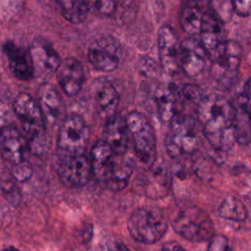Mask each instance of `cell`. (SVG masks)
Listing matches in <instances>:
<instances>
[{
	"label": "cell",
	"mask_w": 251,
	"mask_h": 251,
	"mask_svg": "<svg viewBox=\"0 0 251 251\" xmlns=\"http://www.w3.org/2000/svg\"><path fill=\"white\" fill-rule=\"evenodd\" d=\"M58 83L63 92L74 97L79 93L83 84V69L75 58L69 57L61 61L56 71Z\"/></svg>",
	"instance_id": "9a60e30c"
},
{
	"label": "cell",
	"mask_w": 251,
	"mask_h": 251,
	"mask_svg": "<svg viewBox=\"0 0 251 251\" xmlns=\"http://www.w3.org/2000/svg\"><path fill=\"white\" fill-rule=\"evenodd\" d=\"M241 47L233 40H228L224 53L212 62L211 77L221 90H228L234 84L240 65Z\"/></svg>",
	"instance_id": "52a82bcc"
},
{
	"label": "cell",
	"mask_w": 251,
	"mask_h": 251,
	"mask_svg": "<svg viewBox=\"0 0 251 251\" xmlns=\"http://www.w3.org/2000/svg\"><path fill=\"white\" fill-rule=\"evenodd\" d=\"M122 50L118 41L111 36L95 39L88 48V60L100 72H112L118 68Z\"/></svg>",
	"instance_id": "30bf717a"
},
{
	"label": "cell",
	"mask_w": 251,
	"mask_h": 251,
	"mask_svg": "<svg viewBox=\"0 0 251 251\" xmlns=\"http://www.w3.org/2000/svg\"><path fill=\"white\" fill-rule=\"evenodd\" d=\"M25 139L14 126L0 132V150L3 159L12 166L25 160Z\"/></svg>",
	"instance_id": "ffe728a7"
},
{
	"label": "cell",
	"mask_w": 251,
	"mask_h": 251,
	"mask_svg": "<svg viewBox=\"0 0 251 251\" xmlns=\"http://www.w3.org/2000/svg\"><path fill=\"white\" fill-rule=\"evenodd\" d=\"M211 10L224 22H228L234 12L232 0H209Z\"/></svg>",
	"instance_id": "f1b7e54d"
},
{
	"label": "cell",
	"mask_w": 251,
	"mask_h": 251,
	"mask_svg": "<svg viewBox=\"0 0 251 251\" xmlns=\"http://www.w3.org/2000/svg\"><path fill=\"white\" fill-rule=\"evenodd\" d=\"M208 54L200 39L194 35L185 38L179 45V66L187 76L195 77L204 70Z\"/></svg>",
	"instance_id": "7c38bea8"
},
{
	"label": "cell",
	"mask_w": 251,
	"mask_h": 251,
	"mask_svg": "<svg viewBox=\"0 0 251 251\" xmlns=\"http://www.w3.org/2000/svg\"><path fill=\"white\" fill-rule=\"evenodd\" d=\"M94 100L98 114L105 120L117 114L120 96L110 81L102 80L98 82L94 91Z\"/></svg>",
	"instance_id": "cb8c5ba5"
},
{
	"label": "cell",
	"mask_w": 251,
	"mask_h": 251,
	"mask_svg": "<svg viewBox=\"0 0 251 251\" xmlns=\"http://www.w3.org/2000/svg\"><path fill=\"white\" fill-rule=\"evenodd\" d=\"M57 172L61 180L65 184L73 187L86 185L94 176L90 158L85 153L60 154Z\"/></svg>",
	"instance_id": "ba28073f"
},
{
	"label": "cell",
	"mask_w": 251,
	"mask_h": 251,
	"mask_svg": "<svg viewBox=\"0 0 251 251\" xmlns=\"http://www.w3.org/2000/svg\"><path fill=\"white\" fill-rule=\"evenodd\" d=\"M104 135L105 139L113 148L115 154H126L128 149L129 131L126 119L116 114L105 120Z\"/></svg>",
	"instance_id": "d6986e66"
},
{
	"label": "cell",
	"mask_w": 251,
	"mask_h": 251,
	"mask_svg": "<svg viewBox=\"0 0 251 251\" xmlns=\"http://www.w3.org/2000/svg\"><path fill=\"white\" fill-rule=\"evenodd\" d=\"M234 12L241 17L251 15V0H232Z\"/></svg>",
	"instance_id": "836d02e7"
},
{
	"label": "cell",
	"mask_w": 251,
	"mask_h": 251,
	"mask_svg": "<svg viewBox=\"0 0 251 251\" xmlns=\"http://www.w3.org/2000/svg\"><path fill=\"white\" fill-rule=\"evenodd\" d=\"M181 92L173 84H165L157 87L154 93V102L159 119L164 123H169L178 114Z\"/></svg>",
	"instance_id": "2e32d148"
},
{
	"label": "cell",
	"mask_w": 251,
	"mask_h": 251,
	"mask_svg": "<svg viewBox=\"0 0 251 251\" xmlns=\"http://www.w3.org/2000/svg\"><path fill=\"white\" fill-rule=\"evenodd\" d=\"M32 173H33L32 166L26 159L12 166L13 177L18 182L27 181L31 177Z\"/></svg>",
	"instance_id": "f546056e"
},
{
	"label": "cell",
	"mask_w": 251,
	"mask_h": 251,
	"mask_svg": "<svg viewBox=\"0 0 251 251\" xmlns=\"http://www.w3.org/2000/svg\"><path fill=\"white\" fill-rule=\"evenodd\" d=\"M200 146L197 120L188 115H177L169 124L165 148L170 157L178 159L194 154Z\"/></svg>",
	"instance_id": "7a4b0ae2"
},
{
	"label": "cell",
	"mask_w": 251,
	"mask_h": 251,
	"mask_svg": "<svg viewBox=\"0 0 251 251\" xmlns=\"http://www.w3.org/2000/svg\"><path fill=\"white\" fill-rule=\"evenodd\" d=\"M162 251H186L181 245L174 241H169L163 244Z\"/></svg>",
	"instance_id": "d590c367"
},
{
	"label": "cell",
	"mask_w": 251,
	"mask_h": 251,
	"mask_svg": "<svg viewBox=\"0 0 251 251\" xmlns=\"http://www.w3.org/2000/svg\"><path fill=\"white\" fill-rule=\"evenodd\" d=\"M207 251H231L227 237L223 234H214L210 239Z\"/></svg>",
	"instance_id": "1f68e13d"
},
{
	"label": "cell",
	"mask_w": 251,
	"mask_h": 251,
	"mask_svg": "<svg viewBox=\"0 0 251 251\" xmlns=\"http://www.w3.org/2000/svg\"><path fill=\"white\" fill-rule=\"evenodd\" d=\"M134 170V162L126 154L117 155L114 165L108 176L104 179L105 186L113 191H121L129 183L130 176Z\"/></svg>",
	"instance_id": "7402d4cb"
},
{
	"label": "cell",
	"mask_w": 251,
	"mask_h": 251,
	"mask_svg": "<svg viewBox=\"0 0 251 251\" xmlns=\"http://www.w3.org/2000/svg\"><path fill=\"white\" fill-rule=\"evenodd\" d=\"M200 41L211 61L218 59L225 51L227 39L226 36L224 22L211 10L204 15L201 28Z\"/></svg>",
	"instance_id": "9c48e42d"
},
{
	"label": "cell",
	"mask_w": 251,
	"mask_h": 251,
	"mask_svg": "<svg viewBox=\"0 0 251 251\" xmlns=\"http://www.w3.org/2000/svg\"><path fill=\"white\" fill-rule=\"evenodd\" d=\"M218 216L228 221L243 222L248 216V210L240 199L228 196L220 204L218 208Z\"/></svg>",
	"instance_id": "484cf974"
},
{
	"label": "cell",
	"mask_w": 251,
	"mask_h": 251,
	"mask_svg": "<svg viewBox=\"0 0 251 251\" xmlns=\"http://www.w3.org/2000/svg\"><path fill=\"white\" fill-rule=\"evenodd\" d=\"M63 16L71 23L78 24L85 20L89 11L88 0H58Z\"/></svg>",
	"instance_id": "4316f807"
},
{
	"label": "cell",
	"mask_w": 251,
	"mask_h": 251,
	"mask_svg": "<svg viewBox=\"0 0 251 251\" xmlns=\"http://www.w3.org/2000/svg\"><path fill=\"white\" fill-rule=\"evenodd\" d=\"M239 103L246 109L248 112L250 118H251V77L246 81L243 92H242V97L239 101Z\"/></svg>",
	"instance_id": "e575fe53"
},
{
	"label": "cell",
	"mask_w": 251,
	"mask_h": 251,
	"mask_svg": "<svg viewBox=\"0 0 251 251\" xmlns=\"http://www.w3.org/2000/svg\"><path fill=\"white\" fill-rule=\"evenodd\" d=\"M115 157L116 154L106 139H99L92 145L89 158L93 169V175L100 181L103 182L110 174Z\"/></svg>",
	"instance_id": "44dd1931"
},
{
	"label": "cell",
	"mask_w": 251,
	"mask_h": 251,
	"mask_svg": "<svg viewBox=\"0 0 251 251\" xmlns=\"http://www.w3.org/2000/svg\"><path fill=\"white\" fill-rule=\"evenodd\" d=\"M172 226L176 233L191 242L210 240L215 231L210 216L196 206L181 208L172 219Z\"/></svg>",
	"instance_id": "277c9868"
},
{
	"label": "cell",
	"mask_w": 251,
	"mask_h": 251,
	"mask_svg": "<svg viewBox=\"0 0 251 251\" xmlns=\"http://www.w3.org/2000/svg\"><path fill=\"white\" fill-rule=\"evenodd\" d=\"M143 189L147 197L161 199L167 196L172 187V174L168 166L159 160L148 168L143 176Z\"/></svg>",
	"instance_id": "8fae6325"
},
{
	"label": "cell",
	"mask_w": 251,
	"mask_h": 251,
	"mask_svg": "<svg viewBox=\"0 0 251 251\" xmlns=\"http://www.w3.org/2000/svg\"><path fill=\"white\" fill-rule=\"evenodd\" d=\"M3 251H23V250H20V249H18V248H16V247L10 246V247H7V248H5Z\"/></svg>",
	"instance_id": "74e56055"
},
{
	"label": "cell",
	"mask_w": 251,
	"mask_h": 251,
	"mask_svg": "<svg viewBox=\"0 0 251 251\" xmlns=\"http://www.w3.org/2000/svg\"><path fill=\"white\" fill-rule=\"evenodd\" d=\"M96 12L103 16H111L117 8V0H88Z\"/></svg>",
	"instance_id": "4dcf8cb0"
},
{
	"label": "cell",
	"mask_w": 251,
	"mask_h": 251,
	"mask_svg": "<svg viewBox=\"0 0 251 251\" xmlns=\"http://www.w3.org/2000/svg\"><path fill=\"white\" fill-rule=\"evenodd\" d=\"M129 235L142 244H154L166 234L168 222L164 214L155 208L135 209L127 220Z\"/></svg>",
	"instance_id": "3957f363"
},
{
	"label": "cell",
	"mask_w": 251,
	"mask_h": 251,
	"mask_svg": "<svg viewBox=\"0 0 251 251\" xmlns=\"http://www.w3.org/2000/svg\"><path fill=\"white\" fill-rule=\"evenodd\" d=\"M126 121L137 159L145 168L150 167L157 159V141L154 127L148 119L137 111L130 112Z\"/></svg>",
	"instance_id": "5b68a950"
},
{
	"label": "cell",
	"mask_w": 251,
	"mask_h": 251,
	"mask_svg": "<svg viewBox=\"0 0 251 251\" xmlns=\"http://www.w3.org/2000/svg\"><path fill=\"white\" fill-rule=\"evenodd\" d=\"M197 121L209 144L218 151H227L235 142L233 121L234 105L218 94L203 96L197 103Z\"/></svg>",
	"instance_id": "6da1fadb"
},
{
	"label": "cell",
	"mask_w": 251,
	"mask_h": 251,
	"mask_svg": "<svg viewBox=\"0 0 251 251\" xmlns=\"http://www.w3.org/2000/svg\"><path fill=\"white\" fill-rule=\"evenodd\" d=\"M28 51L32 61L34 75L47 77L56 74L61 60L58 53L48 41L37 38L33 41Z\"/></svg>",
	"instance_id": "4fadbf2b"
},
{
	"label": "cell",
	"mask_w": 251,
	"mask_h": 251,
	"mask_svg": "<svg viewBox=\"0 0 251 251\" xmlns=\"http://www.w3.org/2000/svg\"><path fill=\"white\" fill-rule=\"evenodd\" d=\"M3 52L12 74L21 80H28L34 75L29 51L8 41L3 45Z\"/></svg>",
	"instance_id": "e0dca14e"
},
{
	"label": "cell",
	"mask_w": 251,
	"mask_h": 251,
	"mask_svg": "<svg viewBox=\"0 0 251 251\" xmlns=\"http://www.w3.org/2000/svg\"><path fill=\"white\" fill-rule=\"evenodd\" d=\"M90 130L83 118L71 114L62 121L57 137V149L61 155L84 153Z\"/></svg>",
	"instance_id": "8992f818"
},
{
	"label": "cell",
	"mask_w": 251,
	"mask_h": 251,
	"mask_svg": "<svg viewBox=\"0 0 251 251\" xmlns=\"http://www.w3.org/2000/svg\"><path fill=\"white\" fill-rule=\"evenodd\" d=\"M233 121V133L235 142L240 145H248L251 141V118L246 109L239 103L235 106Z\"/></svg>",
	"instance_id": "d4e9b609"
},
{
	"label": "cell",
	"mask_w": 251,
	"mask_h": 251,
	"mask_svg": "<svg viewBox=\"0 0 251 251\" xmlns=\"http://www.w3.org/2000/svg\"><path fill=\"white\" fill-rule=\"evenodd\" d=\"M210 8L209 0H187L180 13L181 28L190 35L200 32L204 15Z\"/></svg>",
	"instance_id": "603a6c76"
},
{
	"label": "cell",
	"mask_w": 251,
	"mask_h": 251,
	"mask_svg": "<svg viewBox=\"0 0 251 251\" xmlns=\"http://www.w3.org/2000/svg\"><path fill=\"white\" fill-rule=\"evenodd\" d=\"M12 110L6 102L0 100V132L13 126Z\"/></svg>",
	"instance_id": "d6a6232c"
},
{
	"label": "cell",
	"mask_w": 251,
	"mask_h": 251,
	"mask_svg": "<svg viewBox=\"0 0 251 251\" xmlns=\"http://www.w3.org/2000/svg\"><path fill=\"white\" fill-rule=\"evenodd\" d=\"M159 59L163 70L168 74H175L179 66V45L174 29L162 26L158 32Z\"/></svg>",
	"instance_id": "5bb4252c"
},
{
	"label": "cell",
	"mask_w": 251,
	"mask_h": 251,
	"mask_svg": "<svg viewBox=\"0 0 251 251\" xmlns=\"http://www.w3.org/2000/svg\"><path fill=\"white\" fill-rule=\"evenodd\" d=\"M0 188L3 197L13 207H18L22 201V191L17 182L12 179H5L1 182Z\"/></svg>",
	"instance_id": "83f0119b"
},
{
	"label": "cell",
	"mask_w": 251,
	"mask_h": 251,
	"mask_svg": "<svg viewBox=\"0 0 251 251\" xmlns=\"http://www.w3.org/2000/svg\"><path fill=\"white\" fill-rule=\"evenodd\" d=\"M38 103L45 124L55 126L64 114V103L58 90L50 84H43L38 90Z\"/></svg>",
	"instance_id": "ac0fdd59"
},
{
	"label": "cell",
	"mask_w": 251,
	"mask_h": 251,
	"mask_svg": "<svg viewBox=\"0 0 251 251\" xmlns=\"http://www.w3.org/2000/svg\"><path fill=\"white\" fill-rule=\"evenodd\" d=\"M106 251H130L123 242L114 241L106 247Z\"/></svg>",
	"instance_id": "8d00e7d4"
}]
</instances>
